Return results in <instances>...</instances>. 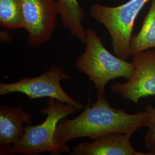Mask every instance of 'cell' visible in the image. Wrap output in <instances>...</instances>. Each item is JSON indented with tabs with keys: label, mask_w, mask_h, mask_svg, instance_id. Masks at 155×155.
<instances>
[{
	"label": "cell",
	"mask_w": 155,
	"mask_h": 155,
	"mask_svg": "<svg viewBox=\"0 0 155 155\" xmlns=\"http://www.w3.org/2000/svg\"><path fill=\"white\" fill-rule=\"evenodd\" d=\"M150 114L147 111L129 114L124 109L111 105L104 95L97 94L96 102L90 106L89 101L84 110L78 116L64 118L58 123L55 139L58 142L67 143L80 137L96 140L113 133L133 135L137 130L147 127Z\"/></svg>",
	"instance_id": "obj_1"
},
{
	"label": "cell",
	"mask_w": 155,
	"mask_h": 155,
	"mask_svg": "<svg viewBox=\"0 0 155 155\" xmlns=\"http://www.w3.org/2000/svg\"><path fill=\"white\" fill-rule=\"evenodd\" d=\"M46 102L47 106L40 111L46 115L45 120L38 125H27L21 139L12 147L10 155H39L47 152L51 155H61L69 153L67 143L56 140V130L61 120L78 111L73 106L54 98H48Z\"/></svg>",
	"instance_id": "obj_2"
},
{
	"label": "cell",
	"mask_w": 155,
	"mask_h": 155,
	"mask_svg": "<svg viewBox=\"0 0 155 155\" xmlns=\"http://www.w3.org/2000/svg\"><path fill=\"white\" fill-rule=\"evenodd\" d=\"M84 44L85 51L78 58L75 67L89 78L97 94H105L106 85L111 80L117 78L129 79L132 77L133 63L111 54L94 29H86Z\"/></svg>",
	"instance_id": "obj_3"
},
{
	"label": "cell",
	"mask_w": 155,
	"mask_h": 155,
	"mask_svg": "<svg viewBox=\"0 0 155 155\" xmlns=\"http://www.w3.org/2000/svg\"><path fill=\"white\" fill-rule=\"evenodd\" d=\"M150 0H129L117 6L94 4L89 15L102 24L110 36L114 54L127 60L130 56V45L135 20Z\"/></svg>",
	"instance_id": "obj_4"
},
{
	"label": "cell",
	"mask_w": 155,
	"mask_h": 155,
	"mask_svg": "<svg viewBox=\"0 0 155 155\" xmlns=\"http://www.w3.org/2000/svg\"><path fill=\"white\" fill-rule=\"evenodd\" d=\"M70 78L61 66L53 65L38 77L24 78L13 83H0V95L18 93L31 100L52 98L73 106L81 111L83 108L82 104L73 99L61 87V81Z\"/></svg>",
	"instance_id": "obj_5"
},
{
	"label": "cell",
	"mask_w": 155,
	"mask_h": 155,
	"mask_svg": "<svg viewBox=\"0 0 155 155\" xmlns=\"http://www.w3.org/2000/svg\"><path fill=\"white\" fill-rule=\"evenodd\" d=\"M20 1L28 45L38 48L48 42L55 31L59 15L57 2L55 0Z\"/></svg>",
	"instance_id": "obj_6"
},
{
	"label": "cell",
	"mask_w": 155,
	"mask_h": 155,
	"mask_svg": "<svg viewBox=\"0 0 155 155\" xmlns=\"http://www.w3.org/2000/svg\"><path fill=\"white\" fill-rule=\"evenodd\" d=\"M134 71L125 83L111 86L114 94L138 104L139 100L155 95V48L132 56Z\"/></svg>",
	"instance_id": "obj_7"
},
{
	"label": "cell",
	"mask_w": 155,
	"mask_h": 155,
	"mask_svg": "<svg viewBox=\"0 0 155 155\" xmlns=\"http://www.w3.org/2000/svg\"><path fill=\"white\" fill-rule=\"evenodd\" d=\"M132 135L113 133L100 137L92 143L84 142L75 146L70 155H155V150L140 152L130 143Z\"/></svg>",
	"instance_id": "obj_8"
},
{
	"label": "cell",
	"mask_w": 155,
	"mask_h": 155,
	"mask_svg": "<svg viewBox=\"0 0 155 155\" xmlns=\"http://www.w3.org/2000/svg\"><path fill=\"white\" fill-rule=\"evenodd\" d=\"M32 115L20 106H0V155H10L12 147L21 139L24 124L32 123Z\"/></svg>",
	"instance_id": "obj_9"
},
{
	"label": "cell",
	"mask_w": 155,
	"mask_h": 155,
	"mask_svg": "<svg viewBox=\"0 0 155 155\" xmlns=\"http://www.w3.org/2000/svg\"><path fill=\"white\" fill-rule=\"evenodd\" d=\"M57 7L62 24L70 33L85 43L86 30L82 25L85 13L78 0H58Z\"/></svg>",
	"instance_id": "obj_10"
},
{
	"label": "cell",
	"mask_w": 155,
	"mask_h": 155,
	"mask_svg": "<svg viewBox=\"0 0 155 155\" xmlns=\"http://www.w3.org/2000/svg\"><path fill=\"white\" fill-rule=\"evenodd\" d=\"M153 48H155V0H152L139 32L132 36L130 45V56Z\"/></svg>",
	"instance_id": "obj_11"
},
{
	"label": "cell",
	"mask_w": 155,
	"mask_h": 155,
	"mask_svg": "<svg viewBox=\"0 0 155 155\" xmlns=\"http://www.w3.org/2000/svg\"><path fill=\"white\" fill-rule=\"evenodd\" d=\"M0 25L7 29H24L20 0H0Z\"/></svg>",
	"instance_id": "obj_12"
},
{
	"label": "cell",
	"mask_w": 155,
	"mask_h": 155,
	"mask_svg": "<svg viewBox=\"0 0 155 155\" xmlns=\"http://www.w3.org/2000/svg\"><path fill=\"white\" fill-rule=\"evenodd\" d=\"M145 110L149 113L150 121L144 137V147L148 150H155V107L149 104Z\"/></svg>",
	"instance_id": "obj_13"
}]
</instances>
